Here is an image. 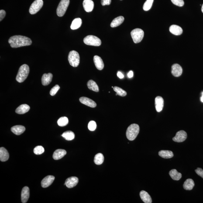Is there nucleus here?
Instances as JSON below:
<instances>
[{
    "label": "nucleus",
    "instance_id": "obj_1",
    "mask_svg": "<svg viewBox=\"0 0 203 203\" xmlns=\"http://www.w3.org/2000/svg\"><path fill=\"white\" fill-rule=\"evenodd\" d=\"M8 43L12 48H18L29 46L32 44V40L26 37L16 35L11 37L8 40Z\"/></svg>",
    "mask_w": 203,
    "mask_h": 203
},
{
    "label": "nucleus",
    "instance_id": "obj_2",
    "mask_svg": "<svg viewBox=\"0 0 203 203\" xmlns=\"http://www.w3.org/2000/svg\"><path fill=\"white\" fill-rule=\"evenodd\" d=\"M139 125L136 124H131L127 129V138L130 141L134 140L139 134Z\"/></svg>",
    "mask_w": 203,
    "mask_h": 203
},
{
    "label": "nucleus",
    "instance_id": "obj_3",
    "mask_svg": "<svg viewBox=\"0 0 203 203\" xmlns=\"http://www.w3.org/2000/svg\"><path fill=\"white\" fill-rule=\"evenodd\" d=\"M29 73V68L28 65L24 64L20 66L16 77L18 82H23L28 77Z\"/></svg>",
    "mask_w": 203,
    "mask_h": 203
},
{
    "label": "nucleus",
    "instance_id": "obj_4",
    "mask_svg": "<svg viewBox=\"0 0 203 203\" xmlns=\"http://www.w3.org/2000/svg\"><path fill=\"white\" fill-rule=\"evenodd\" d=\"M68 61L70 65L77 67L80 63V56L79 53L75 50H72L69 53Z\"/></svg>",
    "mask_w": 203,
    "mask_h": 203
},
{
    "label": "nucleus",
    "instance_id": "obj_5",
    "mask_svg": "<svg viewBox=\"0 0 203 203\" xmlns=\"http://www.w3.org/2000/svg\"><path fill=\"white\" fill-rule=\"evenodd\" d=\"M131 34L134 43H138L143 39L144 36V32L142 29L136 28L131 32Z\"/></svg>",
    "mask_w": 203,
    "mask_h": 203
},
{
    "label": "nucleus",
    "instance_id": "obj_6",
    "mask_svg": "<svg viewBox=\"0 0 203 203\" xmlns=\"http://www.w3.org/2000/svg\"><path fill=\"white\" fill-rule=\"evenodd\" d=\"M69 3L70 0H61L56 9L58 16L62 17L64 15Z\"/></svg>",
    "mask_w": 203,
    "mask_h": 203
},
{
    "label": "nucleus",
    "instance_id": "obj_7",
    "mask_svg": "<svg viewBox=\"0 0 203 203\" xmlns=\"http://www.w3.org/2000/svg\"><path fill=\"white\" fill-rule=\"evenodd\" d=\"M84 42L85 44L95 46H100L101 44V41L97 37L89 35L84 38Z\"/></svg>",
    "mask_w": 203,
    "mask_h": 203
},
{
    "label": "nucleus",
    "instance_id": "obj_8",
    "mask_svg": "<svg viewBox=\"0 0 203 203\" xmlns=\"http://www.w3.org/2000/svg\"><path fill=\"white\" fill-rule=\"evenodd\" d=\"M43 5V0H36L34 1L29 8V12L31 15H34L41 9Z\"/></svg>",
    "mask_w": 203,
    "mask_h": 203
},
{
    "label": "nucleus",
    "instance_id": "obj_9",
    "mask_svg": "<svg viewBox=\"0 0 203 203\" xmlns=\"http://www.w3.org/2000/svg\"><path fill=\"white\" fill-rule=\"evenodd\" d=\"M187 138V134L184 131L181 130L177 132L175 136L173 138V140L177 143L183 142Z\"/></svg>",
    "mask_w": 203,
    "mask_h": 203
},
{
    "label": "nucleus",
    "instance_id": "obj_10",
    "mask_svg": "<svg viewBox=\"0 0 203 203\" xmlns=\"http://www.w3.org/2000/svg\"><path fill=\"white\" fill-rule=\"evenodd\" d=\"M78 178L76 177H69L66 180L64 185L68 188H72L75 187L78 183Z\"/></svg>",
    "mask_w": 203,
    "mask_h": 203
},
{
    "label": "nucleus",
    "instance_id": "obj_11",
    "mask_svg": "<svg viewBox=\"0 0 203 203\" xmlns=\"http://www.w3.org/2000/svg\"><path fill=\"white\" fill-rule=\"evenodd\" d=\"M171 72L173 75L175 77H180L182 74V68L178 64H173L172 66Z\"/></svg>",
    "mask_w": 203,
    "mask_h": 203
},
{
    "label": "nucleus",
    "instance_id": "obj_12",
    "mask_svg": "<svg viewBox=\"0 0 203 203\" xmlns=\"http://www.w3.org/2000/svg\"><path fill=\"white\" fill-rule=\"evenodd\" d=\"M164 104V101L163 98L160 96H158L155 99V106L156 111L160 112L162 111Z\"/></svg>",
    "mask_w": 203,
    "mask_h": 203
},
{
    "label": "nucleus",
    "instance_id": "obj_13",
    "mask_svg": "<svg viewBox=\"0 0 203 203\" xmlns=\"http://www.w3.org/2000/svg\"><path fill=\"white\" fill-rule=\"evenodd\" d=\"M80 101L82 104L91 108H94L96 107L97 104L95 102L87 97H81L80 98Z\"/></svg>",
    "mask_w": 203,
    "mask_h": 203
},
{
    "label": "nucleus",
    "instance_id": "obj_14",
    "mask_svg": "<svg viewBox=\"0 0 203 203\" xmlns=\"http://www.w3.org/2000/svg\"><path fill=\"white\" fill-rule=\"evenodd\" d=\"M55 180L54 176L49 175L45 177L42 180L41 182V185L43 188H47L49 187L53 183Z\"/></svg>",
    "mask_w": 203,
    "mask_h": 203
},
{
    "label": "nucleus",
    "instance_id": "obj_15",
    "mask_svg": "<svg viewBox=\"0 0 203 203\" xmlns=\"http://www.w3.org/2000/svg\"><path fill=\"white\" fill-rule=\"evenodd\" d=\"M29 187L25 186L23 188L21 192V200L23 203L27 202L29 197Z\"/></svg>",
    "mask_w": 203,
    "mask_h": 203
},
{
    "label": "nucleus",
    "instance_id": "obj_16",
    "mask_svg": "<svg viewBox=\"0 0 203 203\" xmlns=\"http://www.w3.org/2000/svg\"><path fill=\"white\" fill-rule=\"evenodd\" d=\"M83 7L87 12H90L93 11L94 4L92 0H84L83 2Z\"/></svg>",
    "mask_w": 203,
    "mask_h": 203
},
{
    "label": "nucleus",
    "instance_id": "obj_17",
    "mask_svg": "<svg viewBox=\"0 0 203 203\" xmlns=\"http://www.w3.org/2000/svg\"><path fill=\"white\" fill-rule=\"evenodd\" d=\"M53 77V74L51 73H45L42 77V84L44 86L48 85L51 82Z\"/></svg>",
    "mask_w": 203,
    "mask_h": 203
},
{
    "label": "nucleus",
    "instance_id": "obj_18",
    "mask_svg": "<svg viewBox=\"0 0 203 203\" xmlns=\"http://www.w3.org/2000/svg\"><path fill=\"white\" fill-rule=\"evenodd\" d=\"M93 61L94 64L98 70H101L104 69V62L100 56L97 55L94 56Z\"/></svg>",
    "mask_w": 203,
    "mask_h": 203
},
{
    "label": "nucleus",
    "instance_id": "obj_19",
    "mask_svg": "<svg viewBox=\"0 0 203 203\" xmlns=\"http://www.w3.org/2000/svg\"><path fill=\"white\" fill-rule=\"evenodd\" d=\"M169 31L172 34L176 36L181 35L183 32L182 28L177 25H172L169 28Z\"/></svg>",
    "mask_w": 203,
    "mask_h": 203
},
{
    "label": "nucleus",
    "instance_id": "obj_20",
    "mask_svg": "<svg viewBox=\"0 0 203 203\" xmlns=\"http://www.w3.org/2000/svg\"><path fill=\"white\" fill-rule=\"evenodd\" d=\"M67 153V152L64 149H58L56 150L53 153V158L55 160H58L64 157Z\"/></svg>",
    "mask_w": 203,
    "mask_h": 203
},
{
    "label": "nucleus",
    "instance_id": "obj_21",
    "mask_svg": "<svg viewBox=\"0 0 203 203\" xmlns=\"http://www.w3.org/2000/svg\"><path fill=\"white\" fill-rule=\"evenodd\" d=\"M30 109V107L27 104H22L17 108L15 110V112L19 115H22L27 112Z\"/></svg>",
    "mask_w": 203,
    "mask_h": 203
},
{
    "label": "nucleus",
    "instance_id": "obj_22",
    "mask_svg": "<svg viewBox=\"0 0 203 203\" xmlns=\"http://www.w3.org/2000/svg\"><path fill=\"white\" fill-rule=\"evenodd\" d=\"M25 128L22 125H16L11 128V131L16 135H20L25 131Z\"/></svg>",
    "mask_w": 203,
    "mask_h": 203
},
{
    "label": "nucleus",
    "instance_id": "obj_23",
    "mask_svg": "<svg viewBox=\"0 0 203 203\" xmlns=\"http://www.w3.org/2000/svg\"><path fill=\"white\" fill-rule=\"evenodd\" d=\"M139 195L141 199L145 203H151L152 200L151 197L146 191L142 190L140 192Z\"/></svg>",
    "mask_w": 203,
    "mask_h": 203
},
{
    "label": "nucleus",
    "instance_id": "obj_24",
    "mask_svg": "<svg viewBox=\"0 0 203 203\" xmlns=\"http://www.w3.org/2000/svg\"><path fill=\"white\" fill-rule=\"evenodd\" d=\"M9 158V153L7 149L3 147L0 148V160L1 161L5 162L8 160Z\"/></svg>",
    "mask_w": 203,
    "mask_h": 203
},
{
    "label": "nucleus",
    "instance_id": "obj_25",
    "mask_svg": "<svg viewBox=\"0 0 203 203\" xmlns=\"http://www.w3.org/2000/svg\"><path fill=\"white\" fill-rule=\"evenodd\" d=\"M158 155L161 157L165 159L171 158L174 156L172 152L168 150H160L158 152Z\"/></svg>",
    "mask_w": 203,
    "mask_h": 203
},
{
    "label": "nucleus",
    "instance_id": "obj_26",
    "mask_svg": "<svg viewBox=\"0 0 203 203\" xmlns=\"http://www.w3.org/2000/svg\"><path fill=\"white\" fill-rule=\"evenodd\" d=\"M194 186V180L191 179H188L184 182L183 184V188L185 190H191L193 189Z\"/></svg>",
    "mask_w": 203,
    "mask_h": 203
},
{
    "label": "nucleus",
    "instance_id": "obj_27",
    "mask_svg": "<svg viewBox=\"0 0 203 203\" xmlns=\"http://www.w3.org/2000/svg\"><path fill=\"white\" fill-rule=\"evenodd\" d=\"M124 18L122 16H118L115 18L111 23V26L112 28L116 27L120 25L123 23Z\"/></svg>",
    "mask_w": 203,
    "mask_h": 203
},
{
    "label": "nucleus",
    "instance_id": "obj_28",
    "mask_svg": "<svg viewBox=\"0 0 203 203\" xmlns=\"http://www.w3.org/2000/svg\"><path fill=\"white\" fill-rule=\"evenodd\" d=\"M169 174L171 178L174 180H178L182 177L181 173L178 172L176 169H172L170 170Z\"/></svg>",
    "mask_w": 203,
    "mask_h": 203
},
{
    "label": "nucleus",
    "instance_id": "obj_29",
    "mask_svg": "<svg viewBox=\"0 0 203 203\" xmlns=\"http://www.w3.org/2000/svg\"><path fill=\"white\" fill-rule=\"evenodd\" d=\"M82 23V21L81 18H76V19L73 20L71 26H70V28L73 30L78 29L79 28L81 27Z\"/></svg>",
    "mask_w": 203,
    "mask_h": 203
},
{
    "label": "nucleus",
    "instance_id": "obj_30",
    "mask_svg": "<svg viewBox=\"0 0 203 203\" xmlns=\"http://www.w3.org/2000/svg\"><path fill=\"white\" fill-rule=\"evenodd\" d=\"M87 87L90 90L98 92L99 91V88L96 83L92 80H90L87 83Z\"/></svg>",
    "mask_w": 203,
    "mask_h": 203
},
{
    "label": "nucleus",
    "instance_id": "obj_31",
    "mask_svg": "<svg viewBox=\"0 0 203 203\" xmlns=\"http://www.w3.org/2000/svg\"><path fill=\"white\" fill-rule=\"evenodd\" d=\"M61 136L64 138L66 140L68 141L73 140L75 137V135H74V132L70 131L64 132L61 135Z\"/></svg>",
    "mask_w": 203,
    "mask_h": 203
},
{
    "label": "nucleus",
    "instance_id": "obj_32",
    "mask_svg": "<svg viewBox=\"0 0 203 203\" xmlns=\"http://www.w3.org/2000/svg\"><path fill=\"white\" fill-rule=\"evenodd\" d=\"M104 157L103 155L101 153H97L94 156V163L96 164L99 165L103 163Z\"/></svg>",
    "mask_w": 203,
    "mask_h": 203
},
{
    "label": "nucleus",
    "instance_id": "obj_33",
    "mask_svg": "<svg viewBox=\"0 0 203 203\" xmlns=\"http://www.w3.org/2000/svg\"><path fill=\"white\" fill-rule=\"evenodd\" d=\"M68 118L66 117H61L57 121V123L60 126H66L68 124Z\"/></svg>",
    "mask_w": 203,
    "mask_h": 203
},
{
    "label": "nucleus",
    "instance_id": "obj_34",
    "mask_svg": "<svg viewBox=\"0 0 203 203\" xmlns=\"http://www.w3.org/2000/svg\"><path fill=\"white\" fill-rule=\"evenodd\" d=\"M114 91L116 93V95H119L122 97L125 96L127 93L126 91L119 87L115 86L113 87Z\"/></svg>",
    "mask_w": 203,
    "mask_h": 203
},
{
    "label": "nucleus",
    "instance_id": "obj_35",
    "mask_svg": "<svg viewBox=\"0 0 203 203\" xmlns=\"http://www.w3.org/2000/svg\"><path fill=\"white\" fill-rule=\"evenodd\" d=\"M153 2V0H146L144 4L143 9L145 11H148L151 8L152 4Z\"/></svg>",
    "mask_w": 203,
    "mask_h": 203
},
{
    "label": "nucleus",
    "instance_id": "obj_36",
    "mask_svg": "<svg viewBox=\"0 0 203 203\" xmlns=\"http://www.w3.org/2000/svg\"><path fill=\"white\" fill-rule=\"evenodd\" d=\"M45 152V149L43 146H36L34 149V152L35 154L40 155Z\"/></svg>",
    "mask_w": 203,
    "mask_h": 203
},
{
    "label": "nucleus",
    "instance_id": "obj_37",
    "mask_svg": "<svg viewBox=\"0 0 203 203\" xmlns=\"http://www.w3.org/2000/svg\"><path fill=\"white\" fill-rule=\"evenodd\" d=\"M96 124L94 121H90L88 124V128L90 131H94L96 128Z\"/></svg>",
    "mask_w": 203,
    "mask_h": 203
},
{
    "label": "nucleus",
    "instance_id": "obj_38",
    "mask_svg": "<svg viewBox=\"0 0 203 203\" xmlns=\"http://www.w3.org/2000/svg\"><path fill=\"white\" fill-rule=\"evenodd\" d=\"M60 87L58 85H56L54 87H53V88L50 90V94L51 96H54L55 94L56 93L57 91L60 89Z\"/></svg>",
    "mask_w": 203,
    "mask_h": 203
},
{
    "label": "nucleus",
    "instance_id": "obj_39",
    "mask_svg": "<svg viewBox=\"0 0 203 203\" xmlns=\"http://www.w3.org/2000/svg\"><path fill=\"white\" fill-rule=\"evenodd\" d=\"M172 2L174 5L179 7H183L184 5V2L183 0H171Z\"/></svg>",
    "mask_w": 203,
    "mask_h": 203
},
{
    "label": "nucleus",
    "instance_id": "obj_40",
    "mask_svg": "<svg viewBox=\"0 0 203 203\" xmlns=\"http://www.w3.org/2000/svg\"><path fill=\"white\" fill-rule=\"evenodd\" d=\"M196 173H197L199 176L203 178V170L200 168H197V169L195 170Z\"/></svg>",
    "mask_w": 203,
    "mask_h": 203
},
{
    "label": "nucleus",
    "instance_id": "obj_41",
    "mask_svg": "<svg viewBox=\"0 0 203 203\" xmlns=\"http://www.w3.org/2000/svg\"><path fill=\"white\" fill-rule=\"evenodd\" d=\"M111 0H101V4L102 6L110 5L111 4Z\"/></svg>",
    "mask_w": 203,
    "mask_h": 203
},
{
    "label": "nucleus",
    "instance_id": "obj_42",
    "mask_svg": "<svg viewBox=\"0 0 203 203\" xmlns=\"http://www.w3.org/2000/svg\"><path fill=\"white\" fill-rule=\"evenodd\" d=\"M6 15V12L4 10L0 11V21H1L4 19Z\"/></svg>",
    "mask_w": 203,
    "mask_h": 203
},
{
    "label": "nucleus",
    "instance_id": "obj_43",
    "mask_svg": "<svg viewBox=\"0 0 203 203\" xmlns=\"http://www.w3.org/2000/svg\"><path fill=\"white\" fill-rule=\"evenodd\" d=\"M117 76L119 78L122 79L124 77L123 74L120 72L118 71L117 73Z\"/></svg>",
    "mask_w": 203,
    "mask_h": 203
},
{
    "label": "nucleus",
    "instance_id": "obj_44",
    "mask_svg": "<svg viewBox=\"0 0 203 203\" xmlns=\"http://www.w3.org/2000/svg\"><path fill=\"white\" fill-rule=\"evenodd\" d=\"M133 72L132 71H130L128 73V77L129 78H131V77H133Z\"/></svg>",
    "mask_w": 203,
    "mask_h": 203
},
{
    "label": "nucleus",
    "instance_id": "obj_45",
    "mask_svg": "<svg viewBox=\"0 0 203 203\" xmlns=\"http://www.w3.org/2000/svg\"><path fill=\"white\" fill-rule=\"evenodd\" d=\"M201 101L202 102H203V92L202 93V96L201 98Z\"/></svg>",
    "mask_w": 203,
    "mask_h": 203
},
{
    "label": "nucleus",
    "instance_id": "obj_46",
    "mask_svg": "<svg viewBox=\"0 0 203 203\" xmlns=\"http://www.w3.org/2000/svg\"><path fill=\"white\" fill-rule=\"evenodd\" d=\"M201 11L203 13V4H202V7Z\"/></svg>",
    "mask_w": 203,
    "mask_h": 203
},
{
    "label": "nucleus",
    "instance_id": "obj_47",
    "mask_svg": "<svg viewBox=\"0 0 203 203\" xmlns=\"http://www.w3.org/2000/svg\"><path fill=\"white\" fill-rule=\"evenodd\" d=\"M121 1H122V0H121Z\"/></svg>",
    "mask_w": 203,
    "mask_h": 203
}]
</instances>
